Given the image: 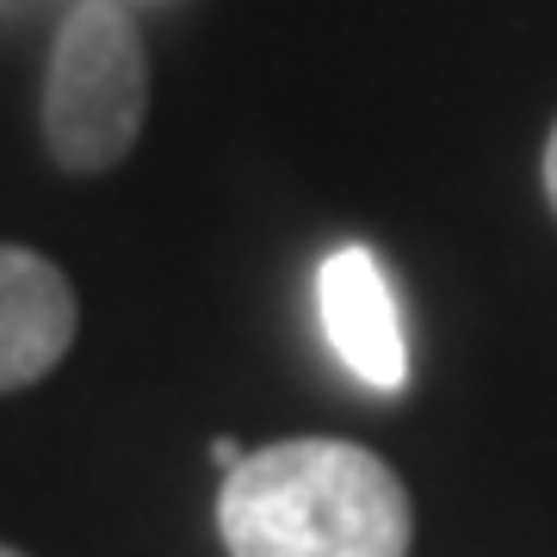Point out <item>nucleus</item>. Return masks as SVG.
Instances as JSON below:
<instances>
[{
	"label": "nucleus",
	"instance_id": "nucleus-1",
	"mask_svg": "<svg viewBox=\"0 0 557 557\" xmlns=\"http://www.w3.org/2000/svg\"><path fill=\"white\" fill-rule=\"evenodd\" d=\"M218 533L230 557H409L403 478L354 440H278L223 471Z\"/></svg>",
	"mask_w": 557,
	"mask_h": 557
},
{
	"label": "nucleus",
	"instance_id": "nucleus-2",
	"mask_svg": "<svg viewBox=\"0 0 557 557\" xmlns=\"http://www.w3.org/2000/svg\"><path fill=\"white\" fill-rule=\"evenodd\" d=\"M149 112V57L119 0H81L50 44L44 143L69 174H106L131 156Z\"/></svg>",
	"mask_w": 557,
	"mask_h": 557
},
{
	"label": "nucleus",
	"instance_id": "nucleus-3",
	"mask_svg": "<svg viewBox=\"0 0 557 557\" xmlns=\"http://www.w3.org/2000/svg\"><path fill=\"white\" fill-rule=\"evenodd\" d=\"M317 304H322V329L347 366L379 391H397L409 379V354H403V329H397V304L384 285L379 260L366 248H335L322 260L317 278Z\"/></svg>",
	"mask_w": 557,
	"mask_h": 557
},
{
	"label": "nucleus",
	"instance_id": "nucleus-4",
	"mask_svg": "<svg viewBox=\"0 0 557 557\" xmlns=\"http://www.w3.org/2000/svg\"><path fill=\"white\" fill-rule=\"evenodd\" d=\"M75 341V292L32 248H0V391L38 384Z\"/></svg>",
	"mask_w": 557,
	"mask_h": 557
},
{
	"label": "nucleus",
	"instance_id": "nucleus-5",
	"mask_svg": "<svg viewBox=\"0 0 557 557\" xmlns=\"http://www.w3.org/2000/svg\"><path fill=\"white\" fill-rule=\"evenodd\" d=\"M545 199H552V211H557V124H552V137H545Z\"/></svg>",
	"mask_w": 557,
	"mask_h": 557
},
{
	"label": "nucleus",
	"instance_id": "nucleus-6",
	"mask_svg": "<svg viewBox=\"0 0 557 557\" xmlns=\"http://www.w3.org/2000/svg\"><path fill=\"white\" fill-rule=\"evenodd\" d=\"M211 458L230 471V465H242V446H236V440H211Z\"/></svg>",
	"mask_w": 557,
	"mask_h": 557
},
{
	"label": "nucleus",
	"instance_id": "nucleus-7",
	"mask_svg": "<svg viewBox=\"0 0 557 557\" xmlns=\"http://www.w3.org/2000/svg\"><path fill=\"white\" fill-rule=\"evenodd\" d=\"M0 557H20V552H7V545H0Z\"/></svg>",
	"mask_w": 557,
	"mask_h": 557
}]
</instances>
